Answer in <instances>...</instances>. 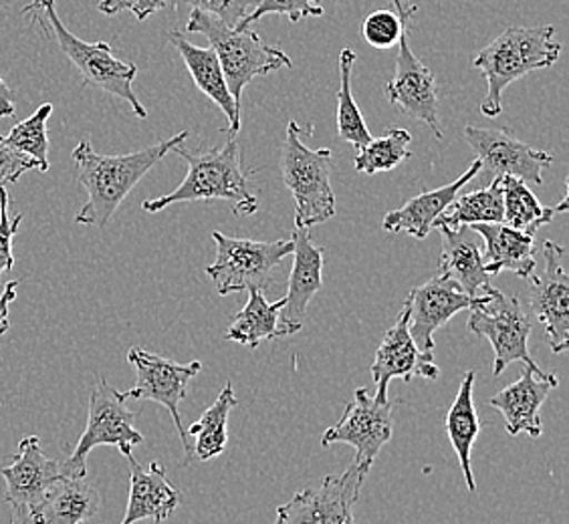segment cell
Instances as JSON below:
<instances>
[{
  "label": "cell",
  "mask_w": 569,
  "mask_h": 524,
  "mask_svg": "<svg viewBox=\"0 0 569 524\" xmlns=\"http://www.w3.org/2000/svg\"><path fill=\"white\" fill-rule=\"evenodd\" d=\"M188 131H180L164 142L153 143L140 152L103 155L89 140H81L73 150L79 184L88 190V202L76 214L77 224L106 229L116 210L128 198L143 175L160 164L166 155L187 142Z\"/></svg>",
  "instance_id": "6da1fadb"
},
{
  "label": "cell",
  "mask_w": 569,
  "mask_h": 524,
  "mask_svg": "<svg viewBox=\"0 0 569 524\" xmlns=\"http://www.w3.org/2000/svg\"><path fill=\"white\" fill-rule=\"evenodd\" d=\"M234 138L237 135H230L222 148L209 152H192L184 148V143L178 145L174 152L187 160V178L174 192L146 200L143 210L153 214L180 202L227 200L237 216L254 214L259 210V200L252 194L249 178L242 170L241 148Z\"/></svg>",
  "instance_id": "7a4b0ae2"
},
{
  "label": "cell",
  "mask_w": 569,
  "mask_h": 524,
  "mask_svg": "<svg viewBox=\"0 0 569 524\" xmlns=\"http://www.w3.org/2000/svg\"><path fill=\"white\" fill-rule=\"evenodd\" d=\"M21 14L29 17L34 27L47 39H51L61 49V53L77 67V71L83 77V88L93 85L103 93L123 99L140 120L148 118V111L133 91L138 67L120 61L113 56L110 44L103 41L86 43L71 33L57 14L56 0H29Z\"/></svg>",
  "instance_id": "3957f363"
},
{
  "label": "cell",
  "mask_w": 569,
  "mask_h": 524,
  "mask_svg": "<svg viewBox=\"0 0 569 524\" xmlns=\"http://www.w3.org/2000/svg\"><path fill=\"white\" fill-rule=\"evenodd\" d=\"M559 56L561 44L556 41V29L551 24H513L505 29L472 59V67L481 71L489 88L481 103L482 115L491 120L499 118L503 111L505 89L521 77L556 66Z\"/></svg>",
  "instance_id": "277c9868"
},
{
  "label": "cell",
  "mask_w": 569,
  "mask_h": 524,
  "mask_svg": "<svg viewBox=\"0 0 569 524\" xmlns=\"http://www.w3.org/2000/svg\"><path fill=\"white\" fill-rule=\"evenodd\" d=\"M313 133L309 123L303 130L289 121L279 150L281 178L296 202V229H311L336 216V194L331 188L333 155L328 148L311 150L306 143Z\"/></svg>",
  "instance_id": "5b68a950"
},
{
  "label": "cell",
  "mask_w": 569,
  "mask_h": 524,
  "mask_svg": "<svg viewBox=\"0 0 569 524\" xmlns=\"http://www.w3.org/2000/svg\"><path fill=\"white\" fill-rule=\"evenodd\" d=\"M184 31L204 34L209 39L210 49L219 57L230 95L239 110L242 108V91L254 77L271 75L273 71L293 67L291 57L264 43L261 34L251 29L232 31L207 12L192 9Z\"/></svg>",
  "instance_id": "8992f818"
},
{
  "label": "cell",
  "mask_w": 569,
  "mask_h": 524,
  "mask_svg": "<svg viewBox=\"0 0 569 524\" xmlns=\"http://www.w3.org/2000/svg\"><path fill=\"white\" fill-rule=\"evenodd\" d=\"M128 400L113 385L98 377L89 397L88 426L77 442L73 454L61 464V476L86 478L89 452L98 446H116L128 458L133 446L143 444V436L136 430V414L126 404Z\"/></svg>",
  "instance_id": "52a82bcc"
},
{
  "label": "cell",
  "mask_w": 569,
  "mask_h": 524,
  "mask_svg": "<svg viewBox=\"0 0 569 524\" xmlns=\"http://www.w3.org/2000/svg\"><path fill=\"white\" fill-rule=\"evenodd\" d=\"M217 261L207 266L220 296L242 291H261L273 286V271L284 256L293 254V242H261L232 239L219 230L212 232Z\"/></svg>",
  "instance_id": "ba28073f"
},
{
  "label": "cell",
  "mask_w": 569,
  "mask_h": 524,
  "mask_svg": "<svg viewBox=\"0 0 569 524\" xmlns=\"http://www.w3.org/2000/svg\"><path fill=\"white\" fill-rule=\"evenodd\" d=\"M467 328L491 343L495 351V377H499L515 361H521L531 370H539L527 347L531 323L517 296L505 295L497 289L482 295L471 309Z\"/></svg>",
  "instance_id": "9c48e42d"
},
{
  "label": "cell",
  "mask_w": 569,
  "mask_h": 524,
  "mask_svg": "<svg viewBox=\"0 0 569 524\" xmlns=\"http://www.w3.org/2000/svg\"><path fill=\"white\" fill-rule=\"evenodd\" d=\"M128 361L136 370L138 382L132 390L123 392V397L164 405L174 420L178 436L184 449V464H188L192 460V444L188 440L187 427L182 426L180 402L187 397L190 380H194L198 373L202 372V363L200 361L178 363L142 347H132L128 353Z\"/></svg>",
  "instance_id": "30bf717a"
},
{
  "label": "cell",
  "mask_w": 569,
  "mask_h": 524,
  "mask_svg": "<svg viewBox=\"0 0 569 524\" xmlns=\"http://www.w3.org/2000/svg\"><path fill=\"white\" fill-rule=\"evenodd\" d=\"M392 402H378L366 387L356 390V400L348 404L338 424L328 427L321 436V446L348 444L356 450L353 466L370 472L373 460L382 452L383 446L392 440L395 420H392Z\"/></svg>",
  "instance_id": "8fae6325"
},
{
  "label": "cell",
  "mask_w": 569,
  "mask_h": 524,
  "mask_svg": "<svg viewBox=\"0 0 569 524\" xmlns=\"http://www.w3.org/2000/svg\"><path fill=\"white\" fill-rule=\"evenodd\" d=\"M366 476L368 472L353 464L343 474L326 476L281 504L273 524H356L353 506L360 498Z\"/></svg>",
  "instance_id": "7c38bea8"
},
{
  "label": "cell",
  "mask_w": 569,
  "mask_h": 524,
  "mask_svg": "<svg viewBox=\"0 0 569 524\" xmlns=\"http://www.w3.org/2000/svg\"><path fill=\"white\" fill-rule=\"evenodd\" d=\"M417 11L406 14L405 29L398 43L396 69L392 79L386 83V99L405 111L408 118L427 123L432 135L442 140V130L438 121V93L435 73L428 69L412 51L410 21Z\"/></svg>",
  "instance_id": "4fadbf2b"
},
{
  "label": "cell",
  "mask_w": 569,
  "mask_h": 524,
  "mask_svg": "<svg viewBox=\"0 0 569 524\" xmlns=\"http://www.w3.org/2000/svg\"><path fill=\"white\" fill-rule=\"evenodd\" d=\"M465 140L477 152L482 170L493 178H517L523 184L541 187L543 170L553 164V155L519 142L509 130L465 128Z\"/></svg>",
  "instance_id": "5bb4252c"
},
{
  "label": "cell",
  "mask_w": 569,
  "mask_h": 524,
  "mask_svg": "<svg viewBox=\"0 0 569 524\" xmlns=\"http://www.w3.org/2000/svg\"><path fill=\"white\" fill-rule=\"evenodd\" d=\"M0 476L7 482L4 503L11 506L12 524H31L34 508L61 478V464L44 454L39 437L27 436L19 444V456L0 468Z\"/></svg>",
  "instance_id": "9a60e30c"
},
{
  "label": "cell",
  "mask_w": 569,
  "mask_h": 524,
  "mask_svg": "<svg viewBox=\"0 0 569 524\" xmlns=\"http://www.w3.org/2000/svg\"><path fill=\"white\" fill-rule=\"evenodd\" d=\"M563 254L558 242H543V273L529 279V303L553 353H563L569 345V276L561 264Z\"/></svg>",
  "instance_id": "2e32d148"
},
{
  "label": "cell",
  "mask_w": 569,
  "mask_h": 524,
  "mask_svg": "<svg viewBox=\"0 0 569 524\" xmlns=\"http://www.w3.org/2000/svg\"><path fill=\"white\" fill-rule=\"evenodd\" d=\"M479 299H471L459 284L442 276H435L415 286L408 293L405 309L408 313V331L418 350L432 353L437 347L435 333L438 329L445 328L460 311H471Z\"/></svg>",
  "instance_id": "e0dca14e"
},
{
  "label": "cell",
  "mask_w": 569,
  "mask_h": 524,
  "mask_svg": "<svg viewBox=\"0 0 569 524\" xmlns=\"http://www.w3.org/2000/svg\"><path fill=\"white\" fill-rule=\"evenodd\" d=\"M373 382H376V400L378 402H390L388 400V387L392 380H405L410 382L415 377L435 382L440 375L435 353H425L417 347L415 339L410 337L408 331V313L406 309L400 311L395 325L386 331L380 347L376 351L372 367Z\"/></svg>",
  "instance_id": "ac0fdd59"
},
{
  "label": "cell",
  "mask_w": 569,
  "mask_h": 524,
  "mask_svg": "<svg viewBox=\"0 0 569 524\" xmlns=\"http://www.w3.org/2000/svg\"><path fill=\"white\" fill-rule=\"evenodd\" d=\"M293 266L289 274L283 309L279 311L277 337L299 333L307 318V306L323 286V249L311 241L307 230H293Z\"/></svg>",
  "instance_id": "d6986e66"
},
{
  "label": "cell",
  "mask_w": 569,
  "mask_h": 524,
  "mask_svg": "<svg viewBox=\"0 0 569 524\" xmlns=\"http://www.w3.org/2000/svg\"><path fill=\"white\" fill-rule=\"evenodd\" d=\"M558 375L526 367L517 382L511 383L489 400V405L501 412L511 436L527 434L539 437L543 434L541 405L546 404L549 392L558 387Z\"/></svg>",
  "instance_id": "ffe728a7"
},
{
  "label": "cell",
  "mask_w": 569,
  "mask_h": 524,
  "mask_svg": "<svg viewBox=\"0 0 569 524\" xmlns=\"http://www.w3.org/2000/svg\"><path fill=\"white\" fill-rule=\"evenodd\" d=\"M435 230L440 232L442 241L438 276L455 281L471 299L491 293L495 286L491 276L485 271L481 236L471 226H438Z\"/></svg>",
  "instance_id": "44dd1931"
},
{
  "label": "cell",
  "mask_w": 569,
  "mask_h": 524,
  "mask_svg": "<svg viewBox=\"0 0 569 524\" xmlns=\"http://www.w3.org/2000/svg\"><path fill=\"white\" fill-rule=\"evenodd\" d=\"M128 462L130 501L120 524H138L148 518L152 524H164L182 503V494L170 484L160 462H152L148 468H143L136 462L133 454L128 456Z\"/></svg>",
  "instance_id": "7402d4cb"
},
{
  "label": "cell",
  "mask_w": 569,
  "mask_h": 524,
  "mask_svg": "<svg viewBox=\"0 0 569 524\" xmlns=\"http://www.w3.org/2000/svg\"><path fill=\"white\" fill-rule=\"evenodd\" d=\"M481 172V162L475 160L471 168L449 187L437 188V190H430V192H425L420 196L410 198L405 206L388 212L383 216L382 229L388 234L408 232L410 236H415L418 241L427 239L438 216L452 204L455 198L459 196L460 190Z\"/></svg>",
  "instance_id": "603a6c76"
},
{
  "label": "cell",
  "mask_w": 569,
  "mask_h": 524,
  "mask_svg": "<svg viewBox=\"0 0 569 524\" xmlns=\"http://www.w3.org/2000/svg\"><path fill=\"white\" fill-rule=\"evenodd\" d=\"M168 41L174 44L176 51L182 57L194 85L207 98L212 99L220 110L224 111V115L229 120L230 135H237L241 130V110L234 105V99L230 95L229 85H227V79L222 73L217 53L210 47L204 49V47L190 43L178 31L168 34Z\"/></svg>",
  "instance_id": "cb8c5ba5"
},
{
  "label": "cell",
  "mask_w": 569,
  "mask_h": 524,
  "mask_svg": "<svg viewBox=\"0 0 569 524\" xmlns=\"http://www.w3.org/2000/svg\"><path fill=\"white\" fill-rule=\"evenodd\" d=\"M471 229L485 241L482 262L489 276L503 271L521 279H531L536 274L533 236L505 224H475Z\"/></svg>",
  "instance_id": "d4e9b609"
},
{
  "label": "cell",
  "mask_w": 569,
  "mask_h": 524,
  "mask_svg": "<svg viewBox=\"0 0 569 524\" xmlns=\"http://www.w3.org/2000/svg\"><path fill=\"white\" fill-rule=\"evenodd\" d=\"M99 492L86 478L59 481L31 514V524H83L99 513Z\"/></svg>",
  "instance_id": "484cf974"
},
{
  "label": "cell",
  "mask_w": 569,
  "mask_h": 524,
  "mask_svg": "<svg viewBox=\"0 0 569 524\" xmlns=\"http://www.w3.org/2000/svg\"><path fill=\"white\" fill-rule=\"evenodd\" d=\"M475 380L477 373L467 372L462 375L459 392L455 402L450 405L447 414V434H449L450 444L459 460L462 476L467 481V488L477 492V482L472 476V444L477 442L479 432H481V422L475 407Z\"/></svg>",
  "instance_id": "4316f807"
},
{
  "label": "cell",
  "mask_w": 569,
  "mask_h": 524,
  "mask_svg": "<svg viewBox=\"0 0 569 524\" xmlns=\"http://www.w3.org/2000/svg\"><path fill=\"white\" fill-rule=\"evenodd\" d=\"M475 224H503V187L501 178H493L489 187L462 194L452 200L432 229L438 226H475Z\"/></svg>",
  "instance_id": "83f0119b"
},
{
  "label": "cell",
  "mask_w": 569,
  "mask_h": 524,
  "mask_svg": "<svg viewBox=\"0 0 569 524\" xmlns=\"http://www.w3.org/2000/svg\"><path fill=\"white\" fill-rule=\"evenodd\" d=\"M239 405L232 385L227 383L214 400V404L202 414V417L187 427L188 436H194L192 444V460L209 462L219 458L229 444V415Z\"/></svg>",
  "instance_id": "f1b7e54d"
},
{
  "label": "cell",
  "mask_w": 569,
  "mask_h": 524,
  "mask_svg": "<svg viewBox=\"0 0 569 524\" xmlns=\"http://www.w3.org/2000/svg\"><path fill=\"white\" fill-rule=\"evenodd\" d=\"M281 309H283V299L274 301V303H267L264 293L249 291L247 305L242 306L241 311L234 315L224 333V339L257 350L263 341L277 337V323H279Z\"/></svg>",
  "instance_id": "f546056e"
},
{
  "label": "cell",
  "mask_w": 569,
  "mask_h": 524,
  "mask_svg": "<svg viewBox=\"0 0 569 524\" xmlns=\"http://www.w3.org/2000/svg\"><path fill=\"white\" fill-rule=\"evenodd\" d=\"M503 187V224L533 236L556 216V208L541 206L536 194L517 178H501Z\"/></svg>",
  "instance_id": "4dcf8cb0"
},
{
  "label": "cell",
  "mask_w": 569,
  "mask_h": 524,
  "mask_svg": "<svg viewBox=\"0 0 569 524\" xmlns=\"http://www.w3.org/2000/svg\"><path fill=\"white\" fill-rule=\"evenodd\" d=\"M356 66V53L350 47L341 49L340 53V91H338V133L343 142L351 143L356 153L361 152L372 142V133L368 130L360 105L353 99L351 91V73Z\"/></svg>",
  "instance_id": "1f68e13d"
},
{
  "label": "cell",
  "mask_w": 569,
  "mask_h": 524,
  "mask_svg": "<svg viewBox=\"0 0 569 524\" xmlns=\"http://www.w3.org/2000/svg\"><path fill=\"white\" fill-rule=\"evenodd\" d=\"M412 133L405 128H390L382 138H376L361 152L356 153V170L361 174L390 172L410 158Z\"/></svg>",
  "instance_id": "d6a6232c"
},
{
  "label": "cell",
  "mask_w": 569,
  "mask_h": 524,
  "mask_svg": "<svg viewBox=\"0 0 569 524\" xmlns=\"http://www.w3.org/2000/svg\"><path fill=\"white\" fill-rule=\"evenodd\" d=\"M51 113H53V103H44L31 118L17 123L7 135V142L12 150L34 160L39 164V172H49L51 168L49 138H47V121L51 118Z\"/></svg>",
  "instance_id": "836d02e7"
},
{
  "label": "cell",
  "mask_w": 569,
  "mask_h": 524,
  "mask_svg": "<svg viewBox=\"0 0 569 524\" xmlns=\"http://www.w3.org/2000/svg\"><path fill=\"white\" fill-rule=\"evenodd\" d=\"M396 11H376L363 21L361 34L366 43L376 49H392L400 43L405 29L406 14L417 11V7H406L405 0H392Z\"/></svg>",
  "instance_id": "e575fe53"
},
{
  "label": "cell",
  "mask_w": 569,
  "mask_h": 524,
  "mask_svg": "<svg viewBox=\"0 0 569 524\" xmlns=\"http://www.w3.org/2000/svg\"><path fill=\"white\" fill-rule=\"evenodd\" d=\"M323 12V0H259V7L242 21L237 31L249 29V24L259 21L264 14H287L289 21L299 22L307 17H321Z\"/></svg>",
  "instance_id": "d590c367"
},
{
  "label": "cell",
  "mask_w": 569,
  "mask_h": 524,
  "mask_svg": "<svg viewBox=\"0 0 569 524\" xmlns=\"http://www.w3.org/2000/svg\"><path fill=\"white\" fill-rule=\"evenodd\" d=\"M190 4L194 11L207 12L237 31L242 21L259 7V0H174V7Z\"/></svg>",
  "instance_id": "8d00e7d4"
},
{
  "label": "cell",
  "mask_w": 569,
  "mask_h": 524,
  "mask_svg": "<svg viewBox=\"0 0 569 524\" xmlns=\"http://www.w3.org/2000/svg\"><path fill=\"white\" fill-rule=\"evenodd\" d=\"M9 192L7 188L0 184V274L11 271L14 266V256H12V239L19 232L22 214H17L14 219L9 210Z\"/></svg>",
  "instance_id": "74e56055"
},
{
  "label": "cell",
  "mask_w": 569,
  "mask_h": 524,
  "mask_svg": "<svg viewBox=\"0 0 569 524\" xmlns=\"http://www.w3.org/2000/svg\"><path fill=\"white\" fill-rule=\"evenodd\" d=\"M31 170H39V164L31 158L12 150L7 138L0 133V184L7 187L12 182H19L21 175Z\"/></svg>",
  "instance_id": "f35d334b"
},
{
  "label": "cell",
  "mask_w": 569,
  "mask_h": 524,
  "mask_svg": "<svg viewBox=\"0 0 569 524\" xmlns=\"http://www.w3.org/2000/svg\"><path fill=\"white\" fill-rule=\"evenodd\" d=\"M168 0H99L98 11L113 17L120 12H132L138 21L150 19L156 12L164 11Z\"/></svg>",
  "instance_id": "ab89813d"
},
{
  "label": "cell",
  "mask_w": 569,
  "mask_h": 524,
  "mask_svg": "<svg viewBox=\"0 0 569 524\" xmlns=\"http://www.w3.org/2000/svg\"><path fill=\"white\" fill-rule=\"evenodd\" d=\"M17 291H19V281H11V283L4 286V291L0 295V339H2V335H7V331L11 329L9 306L17 299Z\"/></svg>",
  "instance_id": "60d3db41"
},
{
  "label": "cell",
  "mask_w": 569,
  "mask_h": 524,
  "mask_svg": "<svg viewBox=\"0 0 569 524\" xmlns=\"http://www.w3.org/2000/svg\"><path fill=\"white\" fill-rule=\"evenodd\" d=\"M17 105H14V95L11 88L7 85V81L0 75V120L4 118H14Z\"/></svg>",
  "instance_id": "b9f144b4"
}]
</instances>
